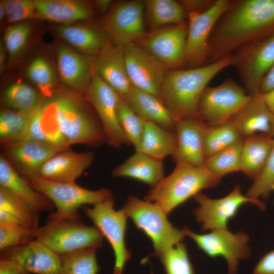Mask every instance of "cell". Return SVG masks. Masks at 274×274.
I'll use <instances>...</instances> for the list:
<instances>
[{
    "label": "cell",
    "mask_w": 274,
    "mask_h": 274,
    "mask_svg": "<svg viewBox=\"0 0 274 274\" xmlns=\"http://www.w3.org/2000/svg\"><path fill=\"white\" fill-rule=\"evenodd\" d=\"M273 33L274 0L231 1L211 36L208 63Z\"/></svg>",
    "instance_id": "cell-1"
},
{
    "label": "cell",
    "mask_w": 274,
    "mask_h": 274,
    "mask_svg": "<svg viewBox=\"0 0 274 274\" xmlns=\"http://www.w3.org/2000/svg\"><path fill=\"white\" fill-rule=\"evenodd\" d=\"M44 107L67 149L74 144L96 145L106 141L100 122L91 112L81 93L72 90L54 91Z\"/></svg>",
    "instance_id": "cell-2"
},
{
    "label": "cell",
    "mask_w": 274,
    "mask_h": 274,
    "mask_svg": "<svg viewBox=\"0 0 274 274\" xmlns=\"http://www.w3.org/2000/svg\"><path fill=\"white\" fill-rule=\"evenodd\" d=\"M233 55L228 54L200 66L166 72L160 98L177 121L199 118L198 104L208 83L219 72L233 64Z\"/></svg>",
    "instance_id": "cell-3"
},
{
    "label": "cell",
    "mask_w": 274,
    "mask_h": 274,
    "mask_svg": "<svg viewBox=\"0 0 274 274\" xmlns=\"http://www.w3.org/2000/svg\"><path fill=\"white\" fill-rule=\"evenodd\" d=\"M204 165L176 163L173 171L152 187L146 200L157 204L168 215L204 189L213 188L221 181Z\"/></svg>",
    "instance_id": "cell-4"
},
{
    "label": "cell",
    "mask_w": 274,
    "mask_h": 274,
    "mask_svg": "<svg viewBox=\"0 0 274 274\" xmlns=\"http://www.w3.org/2000/svg\"><path fill=\"white\" fill-rule=\"evenodd\" d=\"M122 209L151 239L157 257L182 242L185 237L183 229L174 226L168 220L167 215L155 202L130 195Z\"/></svg>",
    "instance_id": "cell-5"
},
{
    "label": "cell",
    "mask_w": 274,
    "mask_h": 274,
    "mask_svg": "<svg viewBox=\"0 0 274 274\" xmlns=\"http://www.w3.org/2000/svg\"><path fill=\"white\" fill-rule=\"evenodd\" d=\"M33 229L35 239L62 256L76 251L99 248L104 236L96 226H90L78 219L48 220Z\"/></svg>",
    "instance_id": "cell-6"
},
{
    "label": "cell",
    "mask_w": 274,
    "mask_h": 274,
    "mask_svg": "<svg viewBox=\"0 0 274 274\" xmlns=\"http://www.w3.org/2000/svg\"><path fill=\"white\" fill-rule=\"evenodd\" d=\"M31 186L49 198L56 207L48 220H80L78 209L86 204H95L112 197L111 192L101 188L91 190L74 182L58 183L41 178L29 180Z\"/></svg>",
    "instance_id": "cell-7"
},
{
    "label": "cell",
    "mask_w": 274,
    "mask_h": 274,
    "mask_svg": "<svg viewBox=\"0 0 274 274\" xmlns=\"http://www.w3.org/2000/svg\"><path fill=\"white\" fill-rule=\"evenodd\" d=\"M230 3L231 1L216 0L206 10L187 12L188 31L183 66L192 68L203 65V63L208 59L212 33Z\"/></svg>",
    "instance_id": "cell-8"
},
{
    "label": "cell",
    "mask_w": 274,
    "mask_h": 274,
    "mask_svg": "<svg viewBox=\"0 0 274 274\" xmlns=\"http://www.w3.org/2000/svg\"><path fill=\"white\" fill-rule=\"evenodd\" d=\"M183 229L185 236L192 239L207 256L212 258L223 257L228 274H237L239 262L251 255L249 236L243 231L233 232L227 228L201 234L187 227Z\"/></svg>",
    "instance_id": "cell-9"
},
{
    "label": "cell",
    "mask_w": 274,
    "mask_h": 274,
    "mask_svg": "<svg viewBox=\"0 0 274 274\" xmlns=\"http://www.w3.org/2000/svg\"><path fill=\"white\" fill-rule=\"evenodd\" d=\"M251 97L234 80L226 79L217 86L205 89L198 104L199 117L209 126L228 122Z\"/></svg>",
    "instance_id": "cell-10"
},
{
    "label": "cell",
    "mask_w": 274,
    "mask_h": 274,
    "mask_svg": "<svg viewBox=\"0 0 274 274\" xmlns=\"http://www.w3.org/2000/svg\"><path fill=\"white\" fill-rule=\"evenodd\" d=\"M194 198L197 206L193 210V214L202 231L228 228L230 220L246 203L253 204L261 210L265 209L261 200L243 194L239 185H236L228 194L221 198H211L201 192Z\"/></svg>",
    "instance_id": "cell-11"
},
{
    "label": "cell",
    "mask_w": 274,
    "mask_h": 274,
    "mask_svg": "<svg viewBox=\"0 0 274 274\" xmlns=\"http://www.w3.org/2000/svg\"><path fill=\"white\" fill-rule=\"evenodd\" d=\"M113 197L93 205L84 207L85 214L94 223L112 247L115 255L114 274H122L124 265L130 257L125 243L127 216L123 209L116 211Z\"/></svg>",
    "instance_id": "cell-12"
},
{
    "label": "cell",
    "mask_w": 274,
    "mask_h": 274,
    "mask_svg": "<svg viewBox=\"0 0 274 274\" xmlns=\"http://www.w3.org/2000/svg\"><path fill=\"white\" fill-rule=\"evenodd\" d=\"M86 95V99L96 112L109 145L120 148L129 144L118 118V106L121 96L94 71Z\"/></svg>",
    "instance_id": "cell-13"
},
{
    "label": "cell",
    "mask_w": 274,
    "mask_h": 274,
    "mask_svg": "<svg viewBox=\"0 0 274 274\" xmlns=\"http://www.w3.org/2000/svg\"><path fill=\"white\" fill-rule=\"evenodd\" d=\"M238 50L232 53V65L238 70L248 92L258 93L262 79L274 64V33Z\"/></svg>",
    "instance_id": "cell-14"
},
{
    "label": "cell",
    "mask_w": 274,
    "mask_h": 274,
    "mask_svg": "<svg viewBox=\"0 0 274 274\" xmlns=\"http://www.w3.org/2000/svg\"><path fill=\"white\" fill-rule=\"evenodd\" d=\"M144 10V2L137 0L120 2L112 7L104 27L115 44L124 48L145 38Z\"/></svg>",
    "instance_id": "cell-15"
},
{
    "label": "cell",
    "mask_w": 274,
    "mask_h": 274,
    "mask_svg": "<svg viewBox=\"0 0 274 274\" xmlns=\"http://www.w3.org/2000/svg\"><path fill=\"white\" fill-rule=\"evenodd\" d=\"M123 50L126 70L132 85L160 98L166 66L136 44L127 45Z\"/></svg>",
    "instance_id": "cell-16"
},
{
    "label": "cell",
    "mask_w": 274,
    "mask_h": 274,
    "mask_svg": "<svg viewBox=\"0 0 274 274\" xmlns=\"http://www.w3.org/2000/svg\"><path fill=\"white\" fill-rule=\"evenodd\" d=\"M187 31L185 22L159 28L141 41L142 47L166 67L183 66Z\"/></svg>",
    "instance_id": "cell-17"
},
{
    "label": "cell",
    "mask_w": 274,
    "mask_h": 274,
    "mask_svg": "<svg viewBox=\"0 0 274 274\" xmlns=\"http://www.w3.org/2000/svg\"><path fill=\"white\" fill-rule=\"evenodd\" d=\"M1 252V258L15 261L27 274L59 273L60 256L36 239Z\"/></svg>",
    "instance_id": "cell-18"
},
{
    "label": "cell",
    "mask_w": 274,
    "mask_h": 274,
    "mask_svg": "<svg viewBox=\"0 0 274 274\" xmlns=\"http://www.w3.org/2000/svg\"><path fill=\"white\" fill-rule=\"evenodd\" d=\"M207 124L199 118H185L177 121L175 129L177 144L173 158L176 163L204 166L206 156L204 132Z\"/></svg>",
    "instance_id": "cell-19"
},
{
    "label": "cell",
    "mask_w": 274,
    "mask_h": 274,
    "mask_svg": "<svg viewBox=\"0 0 274 274\" xmlns=\"http://www.w3.org/2000/svg\"><path fill=\"white\" fill-rule=\"evenodd\" d=\"M57 64L61 81L72 90L86 93L93 73V56L79 53L65 45L57 48Z\"/></svg>",
    "instance_id": "cell-20"
},
{
    "label": "cell",
    "mask_w": 274,
    "mask_h": 274,
    "mask_svg": "<svg viewBox=\"0 0 274 274\" xmlns=\"http://www.w3.org/2000/svg\"><path fill=\"white\" fill-rule=\"evenodd\" d=\"M95 73L125 98L132 87L126 67L123 47L109 42L94 58Z\"/></svg>",
    "instance_id": "cell-21"
},
{
    "label": "cell",
    "mask_w": 274,
    "mask_h": 274,
    "mask_svg": "<svg viewBox=\"0 0 274 274\" xmlns=\"http://www.w3.org/2000/svg\"><path fill=\"white\" fill-rule=\"evenodd\" d=\"M94 159L92 152L61 151L44 164L38 178L58 183L74 182L92 164Z\"/></svg>",
    "instance_id": "cell-22"
},
{
    "label": "cell",
    "mask_w": 274,
    "mask_h": 274,
    "mask_svg": "<svg viewBox=\"0 0 274 274\" xmlns=\"http://www.w3.org/2000/svg\"><path fill=\"white\" fill-rule=\"evenodd\" d=\"M6 146L10 157L29 180L38 178L44 164L55 154L63 151L54 145L31 140Z\"/></svg>",
    "instance_id": "cell-23"
},
{
    "label": "cell",
    "mask_w": 274,
    "mask_h": 274,
    "mask_svg": "<svg viewBox=\"0 0 274 274\" xmlns=\"http://www.w3.org/2000/svg\"><path fill=\"white\" fill-rule=\"evenodd\" d=\"M270 114L262 94L256 93L229 122L244 138L257 133L270 134Z\"/></svg>",
    "instance_id": "cell-24"
},
{
    "label": "cell",
    "mask_w": 274,
    "mask_h": 274,
    "mask_svg": "<svg viewBox=\"0 0 274 274\" xmlns=\"http://www.w3.org/2000/svg\"><path fill=\"white\" fill-rule=\"evenodd\" d=\"M36 18L62 25L90 18L93 9L87 2L77 0H35Z\"/></svg>",
    "instance_id": "cell-25"
},
{
    "label": "cell",
    "mask_w": 274,
    "mask_h": 274,
    "mask_svg": "<svg viewBox=\"0 0 274 274\" xmlns=\"http://www.w3.org/2000/svg\"><path fill=\"white\" fill-rule=\"evenodd\" d=\"M133 110L145 121L175 131L177 121L161 100L132 86L124 98Z\"/></svg>",
    "instance_id": "cell-26"
},
{
    "label": "cell",
    "mask_w": 274,
    "mask_h": 274,
    "mask_svg": "<svg viewBox=\"0 0 274 274\" xmlns=\"http://www.w3.org/2000/svg\"><path fill=\"white\" fill-rule=\"evenodd\" d=\"M0 186L11 191L38 214L52 208L51 200L22 178L3 156L0 157Z\"/></svg>",
    "instance_id": "cell-27"
},
{
    "label": "cell",
    "mask_w": 274,
    "mask_h": 274,
    "mask_svg": "<svg viewBox=\"0 0 274 274\" xmlns=\"http://www.w3.org/2000/svg\"><path fill=\"white\" fill-rule=\"evenodd\" d=\"M114 177H126L138 180L152 187L164 178L163 160L141 152L135 153L113 169Z\"/></svg>",
    "instance_id": "cell-28"
},
{
    "label": "cell",
    "mask_w": 274,
    "mask_h": 274,
    "mask_svg": "<svg viewBox=\"0 0 274 274\" xmlns=\"http://www.w3.org/2000/svg\"><path fill=\"white\" fill-rule=\"evenodd\" d=\"M274 137L266 133H257L244 138L241 171L254 180L262 172L271 151Z\"/></svg>",
    "instance_id": "cell-29"
},
{
    "label": "cell",
    "mask_w": 274,
    "mask_h": 274,
    "mask_svg": "<svg viewBox=\"0 0 274 274\" xmlns=\"http://www.w3.org/2000/svg\"><path fill=\"white\" fill-rule=\"evenodd\" d=\"M57 32L75 48L91 56L98 55L109 42L102 32L85 25H61L58 27Z\"/></svg>",
    "instance_id": "cell-30"
},
{
    "label": "cell",
    "mask_w": 274,
    "mask_h": 274,
    "mask_svg": "<svg viewBox=\"0 0 274 274\" xmlns=\"http://www.w3.org/2000/svg\"><path fill=\"white\" fill-rule=\"evenodd\" d=\"M177 144L175 131H169L150 121H145L140 145L135 151L163 160L174 155Z\"/></svg>",
    "instance_id": "cell-31"
},
{
    "label": "cell",
    "mask_w": 274,
    "mask_h": 274,
    "mask_svg": "<svg viewBox=\"0 0 274 274\" xmlns=\"http://www.w3.org/2000/svg\"><path fill=\"white\" fill-rule=\"evenodd\" d=\"M40 108L29 112L2 111L0 113L1 143L7 146L23 141L35 115Z\"/></svg>",
    "instance_id": "cell-32"
},
{
    "label": "cell",
    "mask_w": 274,
    "mask_h": 274,
    "mask_svg": "<svg viewBox=\"0 0 274 274\" xmlns=\"http://www.w3.org/2000/svg\"><path fill=\"white\" fill-rule=\"evenodd\" d=\"M144 4L149 23L156 29L184 22L187 16L180 2L175 0H147Z\"/></svg>",
    "instance_id": "cell-33"
},
{
    "label": "cell",
    "mask_w": 274,
    "mask_h": 274,
    "mask_svg": "<svg viewBox=\"0 0 274 274\" xmlns=\"http://www.w3.org/2000/svg\"><path fill=\"white\" fill-rule=\"evenodd\" d=\"M244 138L206 158L204 166L212 173L221 179L223 177L241 171Z\"/></svg>",
    "instance_id": "cell-34"
},
{
    "label": "cell",
    "mask_w": 274,
    "mask_h": 274,
    "mask_svg": "<svg viewBox=\"0 0 274 274\" xmlns=\"http://www.w3.org/2000/svg\"><path fill=\"white\" fill-rule=\"evenodd\" d=\"M4 100L7 105L16 111L29 112L38 109L46 99L41 92L30 86L16 82L7 88Z\"/></svg>",
    "instance_id": "cell-35"
},
{
    "label": "cell",
    "mask_w": 274,
    "mask_h": 274,
    "mask_svg": "<svg viewBox=\"0 0 274 274\" xmlns=\"http://www.w3.org/2000/svg\"><path fill=\"white\" fill-rule=\"evenodd\" d=\"M0 210L12 215L22 227L30 229L39 227L38 214L21 198L2 186H0Z\"/></svg>",
    "instance_id": "cell-36"
},
{
    "label": "cell",
    "mask_w": 274,
    "mask_h": 274,
    "mask_svg": "<svg viewBox=\"0 0 274 274\" xmlns=\"http://www.w3.org/2000/svg\"><path fill=\"white\" fill-rule=\"evenodd\" d=\"M242 138L229 122L215 126L207 125L204 132L206 158L224 149Z\"/></svg>",
    "instance_id": "cell-37"
},
{
    "label": "cell",
    "mask_w": 274,
    "mask_h": 274,
    "mask_svg": "<svg viewBox=\"0 0 274 274\" xmlns=\"http://www.w3.org/2000/svg\"><path fill=\"white\" fill-rule=\"evenodd\" d=\"M96 249H86L60 256L59 274H97Z\"/></svg>",
    "instance_id": "cell-38"
},
{
    "label": "cell",
    "mask_w": 274,
    "mask_h": 274,
    "mask_svg": "<svg viewBox=\"0 0 274 274\" xmlns=\"http://www.w3.org/2000/svg\"><path fill=\"white\" fill-rule=\"evenodd\" d=\"M117 114L120 125L128 143L132 145L135 150L141 141L145 121L133 110L122 97L118 104Z\"/></svg>",
    "instance_id": "cell-39"
},
{
    "label": "cell",
    "mask_w": 274,
    "mask_h": 274,
    "mask_svg": "<svg viewBox=\"0 0 274 274\" xmlns=\"http://www.w3.org/2000/svg\"><path fill=\"white\" fill-rule=\"evenodd\" d=\"M27 75L45 97L49 98L53 95L56 79L53 68L46 59L43 57L35 58L28 66Z\"/></svg>",
    "instance_id": "cell-40"
},
{
    "label": "cell",
    "mask_w": 274,
    "mask_h": 274,
    "mask_svg": "<svg viewBox=\"0 0 274 274\" xmlns=\"http://www.w3.org/2000/svg\"><path fill=\"white\" fill-rule=\"evenodd\" d=\"M166 274H195L187 248L181 242L158 257Z\"/></svg>",
    "instance_id": "cell-41"
},
{
    "label": "cell",
    "mask_w": 274,
    "mask_h": 274,
    "mask_svg": "<svg viewBox=\"0 0 274 274\" xmlns=\"http://www.w3.org/2000/svg\"><path fill=\"white\" fill-rule=\"evenodd\" d=\"M31 31L30 24L25 22L16 23L7 29L4 42L9 62L13 61L23 50Z\"/></svg>",
    "instance_id": "cell-42"
},
{
    "label": "cell",
    "mask_w": 274,
    "mask_h": 274,
    "mask_svg": "<svg viewBox=\"0 0 274 274\" xmlns=\"http://www.w3.org/2000/svg\"><path fill=\"white\" fill-rule=\"evenodd\" d=\"M274 190V142L268 159L258 177L248 189L246 195L253 199L267 198Z\"/></svg>",
    "instance_id": "cell-43"
},
{
    "label": "cell",
    "mask_w": 274,
    "mask_h": 274,
    "mask_svg": "<svg viewBox=\"0 0 274 274\" xmlns=\"http://www.w3.org/2000/svg\"><path fill=\"white\" fill-rule=\"evenodd\" d=\"M33 229L22 226L0 225V250L26 245L35 239Z\"/></svg>",
    "instance_id": "cell-44"
},
{
    "label": "cell",
    "mask_w": 274,
    "mask_h": 274,
    "mask_svg": "<svg viewBox=\"0 0 274 274\" xmlns=\"http://www.w3.org/2000/svg\"><path fill=\"white\" fill-rule=\"evenodd\" d=\"M9 22L18 23L34 17L36 18L35 1H3Z\"/></svg>",
    "instance_id": "cell-45"
},
{
    "label": "cell",
    "mask_w": 274,
    "mask_h": 274,
    "mask_svg": "<svg viewBox=\"0 0 274 274\" xmlns=\"http://www.w3.org/2000/svg\"><path fill=\"white\" fill-rule=\"evenodd\" d=\"M253 274H274V250L269 251L259 260L255 266Z\"/></svg>",
    "instance_id": "cell-46"
},
{
    "label": "cell",
    "mask_w": 274,
    "mask_h": 274,
    "mask_svg": "<svg viewBox=\"0 0 274 274\" xmlns=\"http://www.w3.org/2000/svg\"><path fill=\"white\" fill-rule=\"evenodd\" d=\"M215 1L185 0L180 3L187 12L190 11L202 12L209 8Z\"/></svg>",
    "instance_id": "cell-47"
},
{
    "label": "cell",
    "mask_w": 274,
    "mask_h": 274,
    "mask_svg": "<svg viewBox=\"0 0 274 274\" xmlns=\"http://www.w3.org/2000/svg\"><path fill=\"white\" fill-rule=\"evenodd\" d=\"M0 274H27L15 261L4 258L0 260Z\"/></svg>",
    "instance_id": "cell-48"
},
{
    "label": "cell",
    "mask_w": 274,
    "mask_h": 274,
    "mask_svg": "<svg viewBox=\"0 0 274 274\" xmlns=\"http://www.w3.org/2000/svg\"><path fill=\"white\" fill-rule=\"evenodd\" d=\"M274 89V64L262 79L260 84L258 93L265 94Z\"/></svg>",
    "instance_id": "cell-49"
},
{
    "label": "cell",
    "mask_w": 274,
    "mask_h": 274,
    "mask_svg": "<svg viewBox=\"0 0 274 274\" xmlns=\"http://www.w3.org/2000/svg\"><path fill=\"white\" fill-rule=\"evenodd\" d=\"M262 95L268 109L274 114V89Z\"/></svg>",
    "instance_id": "cell-50"
},
{
    "label": "cell",
    "mask_w": 274,
    "mask_h": 274,
    "mask_svg": "<svg viewBox=\"0 0 274 274\" xmlns=\"http://www.w3.org/2000/svg\"><path fill=\"white\" fill-rule=\"evenodd\" d=\"M112 1L110 0H98L96 1L97 7L102 12L109 11L112 8Z\"/></svg>",
    "instance_id": "cell-51"
},
{
    "label": "cell",
    "mask_w": 274,
    "mask_h": 274,
    "mask_svg": "<svg viewBox=\"0 0 274 274\" xmlns=\"http://www.w3.org/2000/svg\"><path fill=\"white\" fill-rule=\"evenodd\" d=\"M5 51L6 49L3 45L1 46L0 49V68L1 71H3L4 67L5 61Z\"/></svg>",
    "instance_id": "cell-52"
},
{
    "label": "cell",
    "mask_w": 274,
    "mask_h": 274,
    "mask_svg": "<svg viewBox=\"0 0 274 274\" xmlns=\"http://www.w3.org/2000/svg\"><path fill=\"white\" fill-rule=\"evenodd\" d=\"M5 18H6V9L4 3V1H1L0 3V20L3 21Z\"/></svg>",
    "instance_id": "cell-53"
},
{
    "label": "cell",
    "mask_w": 274,
    "mask_h": 274,
    "mask_svg": "<svg viewBox=\"0 0 274 274\" xmlns=\"http://www.w3.org/2000/svg\"><path fill=\"white\" fill-rule=\"evenodd\" d=\"M270 135L274 137V114H270Z\"/></svg>",
    "instance_id": "cell-54"
}]
</instances>
